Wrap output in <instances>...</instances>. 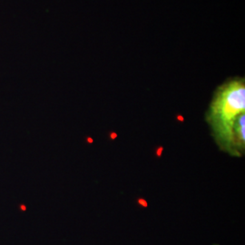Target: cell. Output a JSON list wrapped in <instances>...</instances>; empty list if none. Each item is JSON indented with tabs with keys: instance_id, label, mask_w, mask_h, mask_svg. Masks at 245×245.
<instances>
[{
	"instance_id": "obj_2",
	"label": "cell",
	"mask_w": 245,
	"mask_h": 245,
	"mask_svg": "<svg viewBox=\"0 0 245 245\" xmlns=\"http://www.w3.org/2000/svg\"><path fill=\"white\" fill-rule=\"evenodd\" d=\"M138 203L141 204L142 207H147V206H148L147 202H146L145 199H142V198H141V199H138Z\"/></svg>"
},
{
	"instance_id": "obj_3",
	"label": "cell",
	"mask_w": 245,
	"mask_h": 245,
	"mask_svg": "<svg viewBox=\"0 0 245 245\" xmlns=\"http://www.w3.org/2000/svg\"><path fill=\"white\" fill-rule=\"evenodd\" d=\"M162 150H163V148L162 147V146H160L158 149H157V151H156V155L158 156V157H160V156L162 155Z\"/></svg>"
},
{
	"instance_id": "obj_4",
	"label": "cell",
	"mask_w": 245,
	"mask_h": 245,
	"mask_svg": "<svg viewBox=\"0 0 245 245\" xmlns=\"http://www.w3.org/2000/svg\"><path fill=\"white\" fill-rule=\"evenodd\" d=\"M116 137H117V134H116V133H114V132H112V133L110 134V138H111L112 140H114V139H116Z\"/></svg>"
},
{
	"instance_id": "obj_5",
	"label": "cell",
	"mask_w": 245,
	"mask_h": 245,
	"mask_svg": "<svg viewBox=\"0 0 245 245\" xmlns=\"http://www.w3.org/2000/svg\"><path fill=\"white\" fill-rule=\"evenodd\" d=\"M87 142H93V139L92 138H87Z\"/></svg>"
},
{
	"instance_id": "obj_1",
	"label": "cell",
	"mask_w": 245,
	"mask_h": 245,
	"mask_svg": "<svg viewBox=\"0 0 245 245\" xmlns=\"http://www.w3.org/2000/svg\"><path fill=\"white\" fill-rule=\"evenodd\" d=\"M245 111V82L231 78L214 93L206 114L213 136L222 150L233 155L245 145V122L240 116Z\"/></svg>"
},
{
	"instance_id": "obj_6",
	"label": "cell",
	"mask_w": 245,
	"mask_h": 245,
	"mask_svg": "<svg viewBox=\"0 0 245 245\" xmlns=\"http://www.w3.org/2000/svg\"><path fill=\"white\" fill-rule=\"evenodd\" d=\"M20 208H21V210H23V211H25V205H21V206H20Z\"/></svg>"
}]
</instances>
